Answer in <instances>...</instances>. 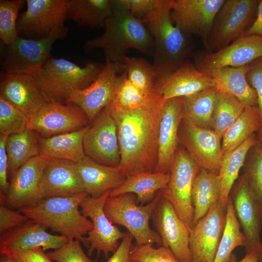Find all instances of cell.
I'll use <instances>...</instances> for the list:
<instances>
[{
    "label": "cell",
    "instance_id": "5b68a950",
    "mask_svg": "<svg viewBox=\"0 0 262 262\" xmlns=\"http://www.w3.org/2000/svg\"><path fill=\"white\" fill-rule=\"evenodd\" d=\"M104 65L90 61L81 67L66 59L51 57L29 74L49 102L66 103L74 91L87 87L95 80Z\"/></svg>",
    "mask_w": 262,
    "mask_h": 262
},
{
    "label": "cell",
    "instance_id": "5bb4252c",
    "mask_svg": "<svg viewBox=\"0 0 262 262\" xmlns=\"http://www.w3.org/2000/svg\"><path fill=\"white\" fill-rule=\"evenodd\" d=\"M86 156L104 165L118 166L121 154L115 121L107 107L90 124L83 138Z\"/></svg>",
    "mask_w": 262,
    "mask_h": 262
},
{
    "label": "cell",
    "instance_id": "4fadbf2b",
    "mask_svg": "<svg viewBox=\"0 0 262 262\" xmlns=\"http://www.w3.org/2000/svg\"><path fill=\"white\" fill-rule=\"evenodd\" d=\"M222 138L213 130L183 119L178 132L179 145L201 168L218 174L223 160Z\"/></svg>",
    "mask_w": 262,
    "mask_h": 262
},
{
    "label": "cell",
    "instance_id": "52a82bcc",
    "mask_svg": "<svg viewBox=\"0 0 262 262\" xmlns=\"http://www.w3.org/2000/svg\"><path fill=\"white\" fill-rule=\"evenodd\" d=\"M260 0H225L203 43L206 50L217 51L245 36L254 22Z\"/></svg>",
    "mask_w": 262,
    "mask_h": 262
},
{
    "label": "cell",
    "instance_id": "1f68e13d",
    "mask_svg": "<svg viewBox=\"0 0 262 262\" xmlns=\"http://www.w3.org/2000/svg\"><path fill=\"white\" fill-rule=\"evenodd\" d=\"M113 12L112 0H68L67 19L82 27L104 28Z\"/></svg>",
    "mask_w": 262,
    "mask_h": 262
},
{
    "label": "cell",
    "instance_id": "836d02e7",
    "mask_svg": "<svg viewBox=\"0 0 262 262\" xmlns=\"http://www.w3.org/2000/svg\"><path fill=\"white\" fill-rule=\"evenodd\" d=\"M261 125V115L258 107L246 106L237 120L222 137L221 146L223 158L250 136L258 132Z\"/></svg>",
    "mask_w": 262,
    "mask_h": 262
},
{
    "label": "cell",
    "instance_id": "db71d44e",
    "mask_svg": "<svg viewBox=\"0 0 262 262\" xmlns=\"http://www.w3.org/2000/svg\"><path fill=\"white\" fill-rule=\"evenodd\" d=\"M239 262H259L257 252L246 254L245 257Z\"/></svg>",
    "mask_w": 262,
    "mask_h": 262
},
{
    "label": "cell",
    "instance_id": "9f6ffc18",
    "mask_svg": "<svg viewBox=\"0 0 262 262\" xmlns=\"http://www.w3.org/2000/svg\"><path fill=\"white\" fill-rule=\"evenodd\" d=\"M259 262H262V245L257 251Z\"/></svg>",
    "mask_w": 262,
    "mask_h": 262
},
{
    "label": "cell",
    "instance_id": "d4e9b609",
    "mask_svg": "<svg viewBox=\"0 0 262 262\" xmlns=\"http://www.w3.org/2000/svg\"><path fill=\"white\" fill-rule=\"evenodd\" d=\"M154 85L163 102L173 98L188 97L215 87L213 79L198 70L189 59L174 71L157 78Z\"/></svg>",
    "mask_w": 262,
    "mask_h": 262
},
{
    "label": "cell",
    "instance_id": "7bdbcfd3",
    "mask_svg": "<svg viewBox=\"0 0 262 262\" xmlns=\"http://www.w3.org/2000/svg\"><path fill=\"white\" fill-rule=\"evenodd\" d=\"M28 117L0 96V133L9 135L28 128Z\"/></svg>",
    "mask_w": 262,
    "mask_h": 262
},
{
    "label": "cell",
    "instance_id": "ab89813d",
    "mask_svg": "<svg viewBox=\"0 0 262 262\" xmlns=\"http://www.w3.org/2000/svg\"><path fill=\"white\" fill-rule=\"evenodd\" d=\"M123 64L128 79L144 93L149 94L155 81L152 65L143 58L127 56Z\"/></svg>",
    "mask_w": 262,
    "mask_h": 262
},
{
    "label": "cell",
    "instance_id": "30bf717a",
    "mask_svg": "<svg viewBox=\"0 0 262 262\" xmlns=\"http://www.w3.org/2000/svg\"><path fill=\"white\" fill-rule=\"evenodd\" d=\"M27 9L18 16V35L42 39L64 28L68 0H26Z\"/></svg>",
    "mask_w": 262,
    "mask_h": 262
},
{
    "label": "cell",
    "instance_id": "ba28073f",
    "mask_svg": "<svg viewBox=\"0 0 262 262\" xmlns=\"http://www.w3.org/2000/svg\"><path fill=\"white\" fill-rule=\"evenodd\" d=\"M67 33L68 29L65 27L42 39H27L18 35L6 46L0 61L1 69L7 74H29L39 69L51 57L54 43L64 39Z\"/></svg>",
    "mask_w": 262,
    "mask_h": 262
},
{
    "label": "cell",
    "instance_id": "d6986e66",
    "mask_svg": "<svg viewBox=\"0 0 262 262\" xmlns=\"http://www.w3.org/2000/svg\"><path fill=\"white\" fill-rule=\"evenodd\" d=\"M225 0H171V16L174 24L203 43L212 30L215 16Z\"/></svg>",
    "mask_w": 262,
    "mask_h": 262
},
{
    "label": "cell",
    "instance_id": "44dd1931",
    "mask_svg": "<svg viewBox=\"0 0 262 262\" xmlns=\"http://www.w3.org/2000/svg\"><path fill=\"white\" fill-rule=\"evenodd\" d=\"M230 193L236 217L246 239V254L257 252L262 245V210L243 175L234 184Z\"/></svg>",
    "mask_w": 262,
    "mask_h": 262
},
{
    "label": "cell",
    "instance_id": "b9f144b4",
    "mask_svg": "<svg viewBox=\"0 0 262 262\" xmlns=\"http://www.w3.org/2000/svg\"><path fill=\"white\" fill-rule=\"evenodd\" d=\"M149 94H145L134 86L128 79L124 72L114 99L108 106L114 109L120 110L135 109L141 106L146 101Z\"/></svg>",
    "mask_w": 262,
    "mask_h": 262
},
{
    "label": "cell",
    "instance_id": "681fc988",
    "mask_svg": "<svg viewBox=\"0 0 262 262\" xmlns=\"http://www.w3.org/2000/svg\"><path fill=\"white\" fill-rule=\"evenodd\" d=\"M8 256L15 262H52L40 247L16 251Z\"/></svg>",
    "mask_w": 262,
    "mask_h": 262
},
{
    "label": "cell",
    "instance_id": "4dcf8cb0",
    "mask_svg": "<svg viewBox=\"0 0 262 262\" xmlns=\"http://www.w3.org/2000/svg\"><path fill=\"white\" fill-rule=\"evenodd\" d=\"M220 191L218 174L201 168L194 180L192 192L193 226L219 201Z\"/></svg>",
    "mask_w": 262,
    "mask_h": 262
},
{
    "label": "cell",
    "instance_id": "83f0119b",
    "mask_svg": "<svg viewBox=\"0 0 262 262\" xmlns=\"http://www.w3.org/2000/svg\"><path fill=\"white\" fill-rule=\"evenodd\" d=\"M88 126L77 131L40 137L39 156L46 160L78 163L86 156L83 138Z\"/></svg>",
    "mask_w": 262,
    "mask_h": 262
},
{
    "label": "cell",
    "instance_id": "816d5d0a",
    "mask_svg": "<svg viewBox=\"0 0 262 262\" xmlns=\"http://www.w3.org/2000/svg\"><path fill=\"white\" fill-rule=\"evenodd\" d=\"M133 239L129 232H126L119 246L107 262H132L130 252Z\"/></svg>",
    "mask_w": 262,
    "mask_h": 262
},
{
    "label": "cell",
    "instance_id": "277c9868",
    "mask_svg": "<svg viewBox=\"0 0 262 262\" xmlns=\"http://www.w3.org/2000/svg\"><path fill=\"white\" fill-rule=\"evenodd\" d=\"M87 195L84 192L70 196L43 198L19 211L47 229L69 240H79L84 245V236L93 229L92 221L79 210L81 202Z\"/></svg>",
    "mask_w": 262,
    "mask_h": 262
},
{
    "label": "cell",
    "instance_id": "d590c367",
    "mask_svg": "<svg viewBox=\"0 0 262 262\" xmlns=\"http://www.w3.org/2000/svg\"><path fill=\"white\" fill-rule=\"evenodd\" d=\"M218 93L217 88L211 87L185 97L183 119L198 127L212 129Z\"/></svg>",
    "mask_w": 262,
    "mask_h": 262
},
{
    "label": "cell",
    "instance_id": "6f0895ef",
    "mask_svg": "<svg viewBox=\"0 0 262 262\" xmlns=\"http://www.w3.org/2000/svg\"></svg>",
    "mask_w": 262,
    "mask_h": 262
},
{
    "label": "cell",
    "instance_id": "c3c4849f",
    "mask_svg": "<svg viewBox=\"0 0 262 262\" xmlns=\"http://www.w3.org/2000/svg\"><path fill=\"white\" fill-rule=\"evenodd\" d=\"M29 219L25 214L7 207L0 197V234L20 226Z\"/></svg>",
    "mask_w": 262,
    "mask_h": 262
},
{
    "label": "cell",
    "instance_id": "ee69618b",
    "mask_svg": "<svg viewBox=\"0 0 262 262\" xmlns=\"http://www.w3.org/2000/svg\"><path fill=\"white\" fill-rule=\"evenodd\" d=\"M133 262H181L168 248L160 246L158 248L150 245H136L130 252Z\"/></svg>",
    "mask_w": 262,
    "mask_h": 262
},
{
    "label": "cell",
    "instance_id": "f5cc1de1",
    "mask_svg": "<svg viewBox=\"0 0 262 262\" xmlns=\"http://www.w3.org/2000/svg\"><path fill=\"white\" fill-rule=\"evenodd\" d=\"M256 35L262 38V0H260L256 18L245 36Z\"/></svg>",
    "mask_w": 262,
    "mask_h": 262
},
{
    "label": "cell",
    "instance_id": "f907efd6",
    "mask_svg": "<svg viewBox=\"0 0 262 262\" xmlns=\"http://www.w3.org/2000/svg\"><path fill=\"white\" fill-rule=\"evenodd\" d=\"M8 135L0 133V193L6 195L8 191V163L5 145Z\"/></svg>",
    "mask_w": 262,
    "mask_h": 262
},
{
    "label": "cell",
    "instance_id": "11a10c76",
    "mask_svg": "<svg viewBox=\"0 0 262 262\" xmlns=\"http://www.w3.org/2000/svg\"><path fill=\"white\" fill-rule=\"evenodd\" d=\"M0 262H15L9 256L7 255H0Z\"/></svg>",
    "mask_w": 262,
    "mask_h": 262
},
{
    "label": "cell",
    "instance_id": "8fae6325",
    "mask_svg": "<svg viewBox=\"0 0 262 262\" xmlns=\"http://www.w3.org/2000/svg\"><path fill=\"white\" fill-rule=\"evenodd\" d=\"M124 73L123 63L105 62L95 80L87 87L74 91L66 103L79 107L91 124L113 101Z\"/></svg>",
    "mask_w": 262,
    "mask_h": 262
},
{
    "label": "cell",
    "instance_id": "cb8c5ba5",
    "mask_svg": "<svg viewBox=\"0 0 262 262\" xmlns=\"http://www.w3.org/2000/svg\"><path fill=\"white\" fill-rule=\"evenodd\" d=\"M0 77V96L28 118L49 102L29 74L4 73Z\"/></svg>",
    "mask_w": 262,
    "mask_h": 262
},
{
    "label": "cell",
    "instance_id": "ffe728a7",
    "mask_svg": "<svg viewBox=\"0 0 262 262\" xmlns=\"http://www.w3.org/2000/svg\"><path fill=\"white\" fill-rule=\"evenodd\" d=\"M48 161L39 155L34 157L11 176L7 194L0 193L7 207L20 210L32 206L41 199L40 183Z\"/></svg>",
    "mask_w": 262,
    "mask_h": 262
},
{
    "label": "cell",
    "instance_id": "7c38bea8",
    "mask_svg": "<svg viewBox=\"0 0 262 262\" xmlns=\"http://www.w3.org/2000/svg\"><path fill=\"white\" fill-rule=\"evenodd\" d=\"M111 191L97 198L87 195L80 205L81 212L89 217L93 224V229L84 238V245L88 248L87 254L91 256L96 251L98 257L103 253L107 259L110 252L114 253L125 233L114 225L106 216L104 206Z\"/></svg>",
    "mask_w": 262,
    "mask_h": 262
},
{
    "label": "cell",
    "instance_id": "f546056e",
    "mask_svg": "<svg viewBox=\"0 0 262 262\" xmlns=\"http://www.w3.org/2000/svg\"><path fill=\"white\" fill-rule=\"evenodd\" d=\"M170 173L141 172L127 177L124 183L110 192L109 196L126 193L136 196L137 202L145 205L152 201L158 193L166 188L170 180Z\"/></svg>",
    "mask_w": 262,
    "mask_h": 262
},
{
    "label": "cell",
    "instance_id": "f35d334b",
    "mask_svg": "<svg viewBox=\"0 0 262 262\" xmlns=\"http://www.w3.org/2000/svg\"><path fill=\"white\" fill-rule=\"evenodd\" d=\"M242 168L243 175L262 210V141L257 140L250 148Z\"/></svg>",
    "mask_w": 262,
    "mask_h": 262
},
{
    "label": "cell",
    "instance_id": "e0dca14e",
    "mask_svg": "<svg viewBox=\"0 0 262 262\" xmlns=\"http://www.w3.org/2000/svg\"><path fill=\"white\" fill-rule=\"evenodd\" d=\"M90 124L78 106L50 101L28 118V128L50 137L81 130Z\"/></svg>",
    "mask_w": 262,
    "mask_h": 262
},
{
    "label": "cell",
    "instance_id": "74e56055",
    "mask_svg": "<svg viewBox=\"0 0 262 262\" xmlns=\"http://www.w3.org/2000/svg\"><path fill=\"white\" fill-rule=\"evenodd\" d=\"M246 106L234 96L218 90L213 111L212 129L222 138L237 120Z\"/></svg>",
    "mask_w": 262,
    "mask_h": 262
},
{
    "label": "cell",
    "instance_id": "8d00e7d4",
    "mask_svg": "<svg viewBox=\"0 0 262 262\" xmlns=\"http://www.w3.org/2000/svg\"><path fill=\"white\" fill-rule=\"evenodd\" d=\"M240 227L229 196L225 226L213 262H235L232 257L233 250L237 246H245L246 245V239Z\"/></svg>",
    "mask_w": 262,
    "mask_h": 262
},
{
    "label": "cell",
    "instance_id": "4316f807",
    "mask_svg": "<svg viewBox=\"0 0 262 262\" xmlns=\"http://www.w3.org/2000/svg\"><path fill=\"white\" fill-rule=\"evenodd\" d=\"M76 165L85 192L93 198L116 189L127 178L118 166L100 164L87 156Z\"/></svg>",
    "mask_w": 262,
    "mask_h": 262
},
{
    "label": "cell",
    "instance_id": "603a6c76",
    "mask_svg": "<svg viewBox=\"0 0 262 262\" xmlns=\"http://www.w3.org/2000/svg\"><path fill=\"white\" fill-rule=\"evenodd\" d=\"M46 229L29 219L22 225L5 231L0 236V254L8 255L36 247H42L45 251L54 250L69 241L66 236L52 234Z\"/></svg>",
    "mask_w": 262,
    "mask_h": 262
},
{
    "label": "cell",
    "instance_id": "e575fe53",
    "mask_svg": "<svg viewBox=\"0 0 262 262\" xmlns=\"http://www.w3.org/2000/svg\"><path fill=\"white\" fill-rule=\"evenodd\" d=\"M257 141V134H254L223 158L218 176L221 189L219 202L224 207L227 208L231 189L243 167L246 155Z\"/></svg>",
    "mask_w": 262,
    "mask_h": 262
},
{
    "label": "cell",
    "instance_id": "60d3db41",
    "mask_svg": "<svg viewBox=\"0 0 262 262\" xmlns=\"http://www.w3.org/2000/svg\"><path fill=\"white\" fill-rule=\"evenodd\" d=\"M26 3L25 0H0V38L6 46L18 36V12Z\"/></svg>",
    "mask_w": 262,
    "mask_h": 262
},
{
    "label": "cell",
    "instance_id": "8992f818",
    "mask_svg": "<svg viewBox=\"0 0 262 262\" xmlns=\"http://www.w3.org/2000/svg\"><path fill=\"white\" fill-rule=\"evenodd\" d=\"M161 191L152 201L145 205L139 204L136 196L132 193L109 196L104 206L105 213L113 224L125 227L137 245L156 244L162 246L160 235L149 225L153 212L161 196Z\"/></svg>",
    "mask_w": 262,
    "mask_h": 262
},
{
    "label": "cell",
    "instance_id": "d6a6232c",
    "mask_svg": "<svg viewBox=\"0 0 262 262\" xmlns=\"http://www.w3.org/2000/svg\"><path fill=\"white\" fill-rule=\"evenodd\" d=\"M39 139L37 132L28 128L8 135L5 145L8 174L12 176L31 159L39 155Z\"/></svg>",
    "mask_w": 262,
    "mask_h": 262
},
{
    "label": "cell",
    "instance_id": "7dc6e473",
    "mask_svg": "<svg viewBox=\"0 0 262 262\" xmlns=\"http://www.w3.org/2000/svg\"><path fill=\"white\" fill-rule=\"evenodd\" d=\"M157 0H112L113 8L127 11L142 20L153 9Z\"/></svg>",
    "mask_w": 262,
    "mask_h": 262
},
{
    "label": "cell",
    "instance_id": "3957f363",
    "mask_svg": "<svg viewBox=\"0 0 262 262\" xmlns=\"http://www.w3.org/2000/svg\"><path fill=\"white\" fill-rule=\"evenodd\" d=\"M104 29L101 35L85 42L86 53L102 49L105 62L118 63H123L131 49L152 56L154 43L151 35L142 20L127 11L113 8Z\"/></svg>",
    "mask_w": 262,
    "mask_h": 262
},
{
    "label": "cell",
    "instance_id": "2e32d148",
    "mask_svg": "<svg viewBox=\"0 0 262 262\" xmlns=\"http://www.w3.org/2000/svg\"><path fill=\"white\" fill-rule=\"evenodd\" d=\"M161 196L151 220L154 229L160 235L162 246L171 250L181 262H192L189 248L191 229L179 216L169 201Z\"/></svg>",
    "mask_w": 262,
    "mask_h": 262
},
{
    "label": "cell",
    "instance_id": "f6af8a7d",
    "mask_svg": "<svg viewBox=\"0 0 262 262\" xmlns=\"http://www.w3.org/2000/svg\"><path fill=\"white\" fill-rule=\"evenodd\" d=\"M47 254L51 260L57 262H95L85 254L78 239L69 240L60 248Z\"/></svg>",
    "mask_w": 262,
    "mask_h": 262
},
{
    "label": "cell",
    "instance_id": "7402d4cb",
    "mask_svg": "<svg viewBox=\"0 0 262 262\" xmlns=\"http://www.w3.org/2000/svg\"><path fill=\"white\" fill-rule=\"evenodd\" d=\"M185 97L168 99L163 103L160 122L157 165L154 172L170 173L179 146L178 132L184 118Z\"/></svg>",
    "mask_w": 262,
    "mask_h": 262
},
{
    "label": "cell",
    "instance_id": "7a4b0ae2",
    "mask_svg": "<svg viewBox=\"0 0 262 262\" xmlns=\"http://www.w3.org/2000/svg\"><path fill=\"white\" fill-rule=\"evenodd\" d=\"M171 12V0H157L142 19L153 41L152 65L155 80L176 70L194 53L192 36L174 24Z\"/></svg>",
    "mask_w": 262,
    "mask_h": 262
},
{
    "label": "cell",
    "instance_id": "6da1fadb",
    "mask_svg": "<svg viewBox=\"0 0 262 262\" xmlns=\"http://www.w3.org/2000/svg\"><path fill=\"white\" fill-rule=\"evenodd\" d=\"M163 103L154 85L146 101L135 109L107 106L117 126L121 154L118 167L127 177L155 171Z\"/></svg>",
    "mask_w": 262,
    "mask_h": 262
},
{
    "label": "cell",
    "instance_id": "9c48e42d",
    "mask_svg": "<svg viewBox=\"0 0 262 262\" xmlns=\"http://www.w3.org/2000/svg\"><path fill=\"white\" fill-rule=\"evenodd\" d=\"M200 169L180 145L170 172L169 181L166 188L162 190L179 216L190 229L193 227V185Z\"/></svg>",
    "mask_w": 262,
    "mask_h": 262
},
{
    "label": "cell",
    "instance_id": "ac0fdd59",
    "mask_svg": "<svg viewBox=\"0 0 262 262\" xmlns=\"http://www.w3.org/2000/svg\"><path fill=\"white\" fill-rule=\"evenodd\" d=\"M227 208L219 202L190 229L192 262H213L224 230Z\"/></svg>",
    "mask_w": 262,
    "mask_h": 262
},
{
    "label": "cell",
    "instance_id": "bcb514c9",
    "mask_svg": "<svg viewBox=\"0 0 262 262\" xmlns=\"http://www.w3.org/2000/svg\"><path fill=\"white\" fill-rule=\"evenodd\" d=\"M246 77L248 83L255 89L257 94V107L261 121V127L257 133V138L258 141H262V57L251 63Z\"/></svg>",
    "mask_w": 262,
    "mask_h": 262
},
{
    "label": "cell",
    "instance_id": "484cf974",
    "mask_svg": "<svg viewBox=\"0 0 262 262\" xmlns=\"http://www.w3.org/2000/svg\"><path fill=\"white\" fill-rule=\"evenodd\" d=\"M84 192L75 163L56 159L48 161L40 183L41 199L70 196Z\"/></svg>",
    "mask_w": 262,
    "mask_h": 262
},
{
    "label": "cell",
    "instance_id": "f1b7e54d",
    "mask_svg": "<svg viewBox=\"0 0 262 262\" xmlns=\"http://www.w3.org/2000/svg\"><path fill=\"white\" fill-rule=\"evenodd\" d=\"M251 64L224 67L204 73L213 79L218 90L234 96L246 106H257L256 92L248 83L246 77Z\"/></svg>",
    "mask_w": 262,
    "mask_h": 262
},
{
    "label": "cell",
    "instance_id": "9a60e30c",
    "mask_svg": "<svg viewBox=\"0 0 262 262\" xmlns=\"http://www.w3.org/2000/svg\"><path fill=\"white\" fill-rule=\"evenodd\" d=\"M194 64L203 73L224 67H239L262 57V38L256 35L243 36L214 52H194Z\"/></svg>",
    "mask_w": 262,
    "mask_h": 262
}]
</instances>
